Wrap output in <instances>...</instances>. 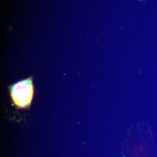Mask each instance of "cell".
<instances>
[{
  "instance_id": "cell-2",
  "label": "cell",
  "mask_w": 157,
  "mask_h": 157,
  "mask_svg": "<svg viewBox=\"0 0 157 157\" xmlns=\"http://www.w3.org/2000/svg\"><path fill=\"white\" fill-rule=\"evenodd\" d=\"M139 1H142V0H139Z\"/></svg>"
},
{
  "instance_id": "cell-1",
  "label": "cell",
  "mask_w": 157,
  "mask_h": 157,
  "mask_svg": "<svg viewBox=\"0 0 157 157\" xmlns=\"http://www.w3.org/2000/svg\"><path fill=\"white\" fill-rule=\"evenodd\" d=\"M12 100L18 109H28L34 95L32 77L17 82L10 87Z\"/></svg>"
}]
</instances>
